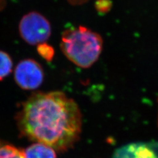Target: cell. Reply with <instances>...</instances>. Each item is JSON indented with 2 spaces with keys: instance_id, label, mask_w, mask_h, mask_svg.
<instances>
[{
  "instance_id": "cell-1",
  "label": "cell",
  "mask_w": 158,
  "mask_h": 158,
  "mask_svg": "<svg viewBox=\"0 0 158 158\" xmlns=\"http://www.w3.org/2000/svg\"><path fill=\"white\" fill-rule=\"evenodd\" d=\"M17 124L23 136L64 152L79 140L82 116L75 101L65 93L36 92L23 103Z\"/></svg>"
},
{
  "instance_id": "cell-2",
  "label": "cell",
  "mask_w": 158,
  "mask_h": 158,
  "mask_svg": "<svg viewBox=\"0 0 158 158\" xmlns=\"http://www.w3.org/2000/svg\"><path fill=\"white\" fill-rule=\"evenodd\" d=\"M103 44V39L98 33L79 26L63 32L60 47L69 61L79 67L88 69L100 57Z\"/></svg>"
},
{
  "instance_id": "cell-3",
  "label": "cell",
  "mask_w": 158,
  "mask_h": 158,
  "mask_svg": "<svg viewBox=\"0 0 158 158\" xmlns=\"http://www.w3.org/2000/svg\"><path fill=\"white\" fill-rule=\"evenodd\" d=\"M19 31L24 42L31 45L46 42L51 36L52 28L42 14L31 11L24 15L19 23Z\"/></svg>"
},
{
  "instance_id": "cell-4",
  "label": "cell",
  "mask_w": 158,
  "mask_h": 158,
  "mask_svg": "<svg viewBox=\"0 0 158 158\" xmlns=\"http://www.w3.org/2000/svg\"><path fill=\"white\" fill-rule=\"evenodd\" d=\"M14 78L23 90H36L44 81V73L38 62L32 59H25L17 64L14 71Z\"/></svg>"
},
{
  "instance_id": "cell-5",
  "label": "cell",
  "mask_w": 158,
  "mask_h": 158,
  "mask_svg": "<svg viewBox=\"0 0 158 158\" xmlns=\"http://www.w3.org/2000/svg\"><path fill=\"white\" fill-rule=\"evenodd\" d=\"M113 158H158V156L147 144L131 143L117 149Z\"/></svg>"
},
{
  "instance_id": "cell-6",
  "label": "cell",
  "mask_w": 158,
  "mask_h": 158,
  "mask_svg": "<svg viewBox=\"0 0 158 158\" xmlns=\"http://www.w3.org/2000/svg\"><path fill=\"white\" fill-rule=\"evenodd\" d=\"M23 151L24 158H57L53 148L39 142L34 143Z\"/></svg>"
},
{
  "instance_id": "cell-7",
  "label": "cell",
  "mask_w": 158,
  "mask_h": 158,
  "mask_svg": "<svg viewBox=\"0 0 158 158\" xmlns=\"http://www.w3.org/2000/svg\"><path fill=\"white\" fill-rule=\"evenodd\" d=\"M0 158H24V157L22 149L0 140Z\"/></svg>"
},
{
  "instance_id": "cell-8",
  "label": "cell",
  "mask_w": 158,
  "mask_h": 158,
  "mask_svg": "<svg viewBox=\"0 0 158 158\" xmlns=\"http://www.w3.org/2000/svg\"><path fill=\"white\" fill-rule=\"evenodd\" d=\"M13 61L9 54L0 50V81L7 77L12 71Z\"/></svg>"
},
{
  "instance_id": "cell-9",
  "label": "cell",
  "mask_w": 158,
  "mask_h": 158,
  "mask_svg": "<svg viewBox=\"0 0 158 158\" xmlns=\"http://www.w3.org/2000/svg\"><path fill=\"white\" fill-rule=\"evenodd\" d=\"M38 53L46 61H50L54 56V49L53 47L48 45L46 42L40 44L37 47Z\"/></svg>"
},
{
  "instance_id": "cell-10",
  "label": "cell",
  "mask_w": 158,
  "mask_h": 158,
  "mask_svg": "<svg viewBox=\"0 0 158 158\" xmlns=\"http://www.w3.org/2000/svg\"><path fill=\"white\" fill-rule=\"evenodd\" d=\"M97 11L101 13H105L111 8V2L109 0H98L96 3Z\"/></svg>"
},
{
  "instance_id": "cell-11",
  "label": "cell",
  "mask_w": 158,
  "mask_h": 158,
  "mask_svg": "<svg viewBox=\"0 0 158 158\" xmlns=\"http://www.w3.org/2000/svg\"><path fill=\"white\" fill-rule=\"evenodd\" d=\"M67 1L73 5H81L86 3L88 0H67Z\"/></svg>"
},
{
  "instance_id": "cell-12",
  "label": "cell",
  "mask_w": 158,
  "mask_h": 158,
  "mask_svg": "<svg viewBox=\"0 0 158 158\" xmlns=\"http://www.w3.org/2000/svg\"><path fill=\"white\" fill-rule=\"evenodd\" d=\"M157 102H158V99H157ZM157 123H158V120H157Z\"/></svg>"
}]
</instances>
